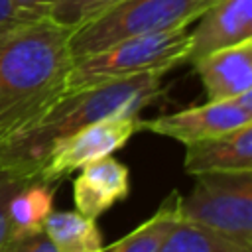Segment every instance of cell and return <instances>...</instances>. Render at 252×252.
I'll return each mask as SVG.
<instances>
[{
	"label": "cell",
	"instance_id": "7",
	"mask_svg": "<svg viewBox=\"0 0 252 252\" xmlns=\"http://www.w3.org/2000/svg\"><path fill=\"white\" fill-rule=\"evenodd\" d=\"M246 124H252V91H246L234 98L207 100L201 106L140 120V130L167 136L187 146L232 132Z\"/></svg>",
	"mask_w": 252,
	"mask_h": 252
},
{
	"label": "cell",
	"instance_id": "6",
	"mask_svg": "<svg viewBox=\"0 0 252 252\" xmlns=\"http://www.w3.org/2000/svg\"><path fill=\"white\" fill-rule=\"evenodd\" d=\"M140 130V118L134 116H114L91 122L77 132L59 138L47 158L43 167L37 173L39 181L57 183L89 161H94L104 156H112L116 150L126 146V142Z\"/></svg>",
	"mask_w": 252,
	"mask_h": 252
},
{
	"label": "cell",
	"instance_id": "8",
	"mask_svg": "<svg viewBox=\"0 0 252 252\" xmlns=\"http://www.w3.org/2000/svg\"><path fill=\"white\" fill-rule=\"evenodd\" d=\"M189 61L252 39V0H215L189 32Z\"/></svg>",
	"mask_w": 252,
	"mask_h": 252
},
{
	"label": "cell",
	"instance_id": "11",
	"mask_svg": "<svg viewBox=\"0 0 252 252\" xmlns=\"http://www.w3.org/2000/svg\"><path fill=\"white\" fill-rule=\"evenodd\" d=\"M183 167L189 175L252 171V124L185 146Z\"/></svg>",
	"mask_w": 252,
	"mask_h": 252
},
{
	"label": "cell",
	"instance_id": "1",
	"mask_svg": "<svg viewBox=\"0 0 252 252\" xmlns=\"http://www.w3.org/2000/svg\"><path fill=\"white\" fill-rule=\"evenodd\" d=\"M161 71H148L65 91L51 104L0 136V171L33 181L51 146L79 128L114 116H134L156 102L161 93Z\"/></svg>",
	"mask_w": 252,
	"mask_h": 252
},
{
	"label": "cell",
	"instance_id": "15",
	"mask_svg": "<svg viewBox=\"0 0 252 252\" xmlns=\"http://www.w3.org/2000/svg\"><path fill=\"white\" fill-rule=\"evenodd\" d=\"M156 252H252V248L197 222L177 219Z\"/></svg>",
	"mask_w": 252,
	"mask_h": 252
},
{
	"label": "cell",
	"instance_id": "13",
	"mask_svg": "<svg viewBox=\"0 0 252 252\" xmlns=\"http://www.w3.org/2000/svg\"><path fill=\"white\" fill-rule=\"evenodd\" d=\"M179 197L177 191H171L150 219L100 252H156L163 236L179 219Z\"/></svg>",
	"mask_w": 252,
	"mask_h": 252
},
{
	"label": "cell",
	"instance_id": "12",
	"mask_svg": "<svg viewBox=\"0 0 252 252\" xmlns=\"http://www.w3.org/2000/svg\"><path fill=\"white\" fill-rule=\"evenodd\" d=\"M43 232L57 252H100L104 248L96 219H89L79 211H51Z\"/></svg>",
	"mask_w": 252,
	"mask_h": 252
},
{
	"label": "cell",
	"instance_id": "5",
	"mask_svg": "<svg viewBox=\"0 0 252 252\" xmlns=\"http://www.w3.org/2000/svg\"><path fill=\"white\" fill-rule=\"evenodd\" d=\"M179 219L252 248V171L195 175L193 191L179 197Z\"/></svg>",
	"mask_w": 252,
	"mask_h": 252
},
{
	"label": "cell",
	"instance_id": "9",
	"mask_svg": "<svg viewBox=\"0 0 252 252\" xmlns=\"http://www.w3.org/2000/svg\"><path fill=\"white\" fill-rule=\"evenodd\" d=\"M130 195V171L112 156L89 161L79 169L73 179L75 209L89 217L98 219L118 201Z\"/></svg>",
	"mask_w": 252,
	"mask_h": 252
},
{
	"label": "cell",
	"instance_id": "10",
	"mask_svg": "<svg viewBox=\"0 0 252 252\" xmlns=\"http://www.w3.org/2000/svg\"><path fill=\"white\" fill-rule=\"evenodd\" d=\"M207 100L234 98L252 91V39L211 51L191 61Z\"/></svg>",
	"mask_w": 252,
	"mask_h": 252
},
{
	"label": "cell",
	"instance_id": "4",
	"mask_svg": "<svg viewBox=\"0 0 252 252\" xmlns=\"http://www.w3.org/2000/svg\"><path fill=\"white\" fill-rule=\"evenodd\" d=\"M189 26L116 41L96 53L75 59L67 77V91L148 71L167 73L189 61Z\"/></svg>",
	"mask_w": 252,
	"mask_h": 252
},
{
	"label": "cell",
	"instance_id": "14",
	"mask_svg": "<svg viewBox=\"0 0 252 252\" xmlns=\"http://www.w3.org/2000/svg\"><path fill=\"white\" fill-rule=\"evenodd\" d=\"M53 183L39 179L24 183L10 199L8 219L10 230H43V224L53 211Z\"/></svg>",
	"mask_w": 252,
	"mask_h": 252
},
{
	"label": "cell",
	"instance_id": "20",
	"mask_svg": "<svg viewBox=\"0 0 252 252\" xmlns=\"http://www.w3.org/2000/svg\"><path fill=\"white\" fill-rule=\"evenodd\" d=\"M10 2H14L16 6H20L35 16H41V18H49L51 8L55 4V0H10Z\"/></svg>",
	"mask_w": 252,
	"mask_h": 252
},
{
	"label": "cell",
	"instance_id": "18",
	"mask_svg": "<svg viewBox=\"0 0 252 252\" xmlns=\"http://www.w3.org/2000/svg\"><path fill=\"white\" fill-rule=\"evenodd\" d=\"M24 183H28V181L0 171V250H2V244H4V240H6V236H8V232H10V219H8V205H10V199H12V195H14Z\"/></svg>",
	"mask_w": 252,
	"mask_h": 252
},
{
	"label": "cell",
	"instance_id": "17",
	"mask_svg": "<svg viewBox=\"0 0 252 252\" xmlns=\"http://www.w3.org/2000/svg\"><path fill=\"white\" fill-rule=\"evenodd\" d=\"M0 252H57L43 230H10Z\"/></svg>",
	"mask_w": 252,
	"mask_h": 252
},
{
	"label": "cell",
	"instance_id": "16",
	"mask_svg": "<svg viewBox=\"0 0 252 252\" xmlns=\"http://www.w3.org/2000/svg\"><path fill=\"white\" fill-rule=\"evenodd\" d=\"M114 2L118 0H55L49 18L75 30Z\"/></svg>",
	"mask_w": 252,
	"mask_h": 252
},
{
	"label": "cell",
	"instance_id": "2",
	"mask_svg": "<svg viewBox=\"0 0 252 252\" xmlns=\"http://www.w3.org/2000/svg\"><path fill=\"white\" fill-rule=\"evenodd\" d=\"M71 33L41 18L0 33V136L35 116L67 91Z\"/></svg>",
	"mask_w": 252,
	"mask_h": 252
},
{
	"label": "cell",
	"instance_id": "19",
	"mask_svg": "<svg viewBox=\"0 0 252 252\" xmlns=\"http://www.w3.org/2000/svg\"><path fill=\"white\" fill-rule=\"evenodd\" d=\"M35 20H41V16H35L32 12L16 6L10 0H0V33L14 30V28H20L24 24L35 22Z\"/></svg>",
	"mask_w": 252,
	"mask_h": 252
},
{
	"label": "cell",
	"instance_id": "3",
	"mask_svg": "<svg viewBox=\"0 0 252 252\" xmlns=\"http://www.w3.org/2000/svg\"><path fill=\"white\" fill-rule=\"evenodd\" d=\"M215 0H118L71 33L73 59L116 41L193 24Z\"/></svg>",
	"mask_w": 252,
	"mask_h": 252
}]
</instances>
